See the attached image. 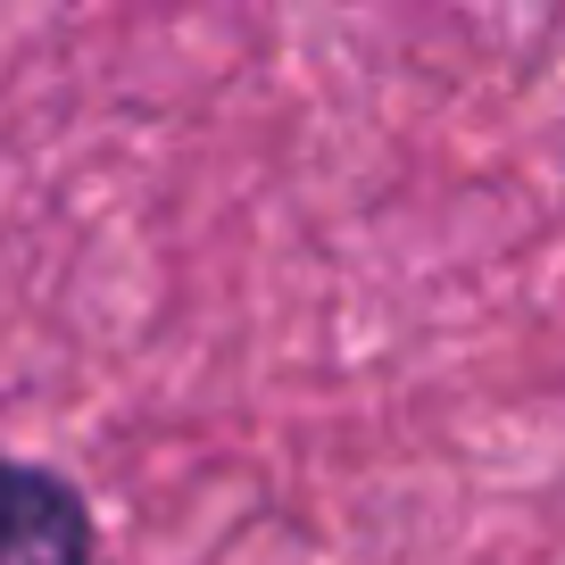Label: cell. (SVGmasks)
<instances>
[{"label": "cell", "mask_w": 565, "mask_h": 565, "mask_svg": "<svg viewBox=\"0 0 565 565\" xmlns=\"http://www.w3.org/2000/svg\"><path fill=\"white\" fill-rule=\"evenodd\" d=\"M0 565H100V515L67 466L0 449Z\"/></svg>", "instance_id": "obj_1"}]
</instances>
